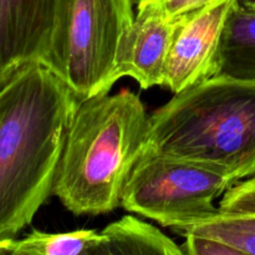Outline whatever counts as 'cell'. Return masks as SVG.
I'll return each mask as SVG.
<instances>
[{"label":"cell","instance_id":"obj_1","mask_svg":"<svg viewBox=\"0 0 255 255\" xmlns=\"http://www.w3.org/2000/svg\"><path fill=\"white\" fill-rule=\"evenodd\" d=\"M79 102L41 62L24 66L0 87V239L29 226L54 194Z\"/></svg>","mask_w":255,"mask_h":255},{"label":"cell","instance_id":"obj_2","mask_svg":"<svg viewBox=\"0 0 255 255\" xmlns=\"http://www.w3.org/2000/svg\"><path fill=\"white\" fill-rule=\"evenodd\" d=\"M148 124L141 99L129 90L80 101L62 149L55 196L77 216L116 209L146 146Z\"/></svg>","mask_w":255,"mask_h":255},{"label":"cell","instance_id":"obj_3","mask_svg":"<svg viewBox=\"0 0 255 255\" xmlns=\"http://www.w3.org/2000/svg\"><path fill=\"white\" fill-rule=\"evenodd\" d=\"M146 146L227 174L255 176V81L226 75L174 94L149 116Z\"/></svg>","mask_w":255,"mask_h":255},{"label":"cell","instance_id":"obj_4","mask_svg":"<svg viewBox=\"0 0 255 255\" xmlns=\"http://www.w3.org/2000/svg\"><path fill=\"white\" fill-rule=\"evenodd\" d=\"M132 0H57L41 61L79 101L106 95L120 80L119 59L133 24Z\"/></svg>","mask_w":255,"mask_h":255},{"label":"cell","instance_id":"obj_5","mask_svg":"<svg viewBox=\"0 0 255 255\" xmlns=\"http://www.w3.org/2000/svg\"><path fill=\"white\" fill-rule=\"evenodd\" d=\"M232 186L234 182L217 169L164 156L144 146L121 204L126 211L172 229L216 212L214 199Z\"/></svg>","mask_w":255,"mask_h":255},{"label":"cell","instance_id":"obj_6","mask_svg":"<svg viewBox=\"0 0 255 255\" xmlns=\"http://www.w3.org/2000/svg\"><path fill=\"white\" fill-rule=\"evenodd\" d=\"M236 1L217 0L178 17L164 79V86L172 92L218 75L222 35Z\"/></svg>","mask_w":255,"mask_h":255},{"label":"cell","instance_id":"obj_7","mask_svg":"<svg viewBox=\"0 0 255 255\" xmlns=\"http://www.w3.org/2000/svg\"><path fill=\"white\" fill-rule=\"evenodd\" d=\"M56 6L57 0H0V87L24 66L44 60Z\"/></svg>","mask_w":255,"mask_h":255},{"label":"cell","instance_id":"obj_8","mask_svg":"<svg viewBox=\"0 0 255 255\" xmlns=\"http://www.w3.org/2000/svg\"><path fill=\"white\" fill-rule=\"evenodd\" d=\"M177 22L178 17L171 19L152 5L138 2V12L120 54V77H132L143 90L164 85Z\"/></svg>","mask_w":255,"mask_h":255},{"label":"cell","instance_id":"obj_9","mask_svg":"<svg viewBox=\"0 0 255 255\" xmlns=\"http://www.w3.org/2000/svg\"><path fill=\"white\" fill-rule=\"evenodd\" d=\"M218 75L255 81V6L237 0L224 26Z\"/></svg>","mask_w":255,"mask_h":255},{"label":"cell","instance_id":"obj_10","mask_svg":"<svg viewBox=\"0 0 255 255\" xmlns=\"http://www.w3.org/2000/svg\"><path fill=\"white\" fill-rule=\"evenodd\" d=\"M101 233L106 242L97 255H183L181 246L158 228L132 216L109 224Z\"/></svg>","mask_w":255,"mask_h":255},{"label":"cell","instance_id":"obj_11","mask_svg":"<svg viewBox=\"0 0 255 255\" xmlns=\"http://www.w3.org/2000/svg\"><path fill=\"white\" fill-rule=\"evenodd\" d=\"M105 242L104 234L94 229L66 233H45L34 229L22 239H0V254L97 255Z\"/></svg>","mask_w":255,"mask_h":255},{"label":"cell","instance_id":"obj_12","mask_svg":"<svg viewBox=\"0 0 255 255\" xmlns=\"http://www.w3.org/2000/svg\"><path fill=\"white\" fill-rule=\"evenodd\" d=\"M186 242L181 246L183 255H236L233 249L223 243L206 237L188 234Z\"/></svg>","mask_w":255,"mask_h":255},{"label":"cell","instance_id":"obj_13","mask_svg":"<svg viewBox=\"0 0 255 255\" xmlns=\"http://www.w3.org/2000/svg\"><path fill=\"white\" fill-rule=\"evenodd\" d=\"M214 1L217 0H138V2H147L152 5L171 19H177L196 11Z\"/></svg>","mask_w":255,"mask_h":255},{"label":"cell","instance_id":"obj_14","mask_svg":"<svg viewBox=\"0 0 255 255\" xmlns=\"http://www.w3.org/2000/svg\"><path fill=\"white\" fill-rule=\"evenodd\" d=\"M247 1H248L251 5H253V6H255V0H247Z\"/></svg>","mask_w":255,"mask_h":255},{"label":"cell","instance_id":"obj_15","mask_svg":"<svg viewBox=\"0 0 255 255\" xmlns=\"http://www.w3.org/2000/svg\"><path fill=\"white\" fill-rule=\"evenodd\" d=\"M137 1H138V0H137Z\"/></svg>","mask_w":255,"mask_h":255}]
</instances>
